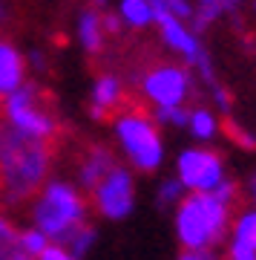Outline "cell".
<instances>
[{"mask_svg":"<svg viewBox=\"0 0 256 260\" xmlns=\"http://www.w3.org/2000/svg\"><path fill=\"white\" fill-rule=\"evenodd\" d=\"M55 145L0 124V203L18 208L40 194L52 168Z\"/></svg>","mask_w":256,"mask_h":260,"instance_id":"6da1fadb","label":"cell"},{"mask_svg":"<svg viewBox=\"0 0 256 260\" xmlns=\"http://www.w3.org/2000/svg\"><path fill=\"white\" fill-rule=\"evenodd\" d=\"M230 208L213 194H190L176 208V234L187 251H210L225 237Z\"/></svg>","mask_w":256,"mask_h":260,"instance_id":"7a4b0ae2","label":"cell"},{"mask_svg":"<svg viewBox=\"0 0 256 260\" xmlns=\"http://www.w3.org/2000/svg\"><path fill=\"white\" fill-rule=\"evenodd\" d=\"M32 229L49 237V243H58L69 229L87 223V200L81 191L69 182L52 179L40 188V194L32 208Z\"/></svg>","mask_w":256,"mask_h":260,"instance_id":"3957f363","label":"cell"},{"mask_svg":"<svg viewBox=\"0 0 256 260\" xmlns=\"http://www.w3.org/2000/svg\"><path fill=\"white\" fill-rule=\"evenodd\" d=\"M3 113H6V124L26 136H35L49 145H55V139L61 136V124L52 113V99L32 81H23L12 95H6Z\"/></svg>","mask_w":256,"mask_h":260,"instance_id":"277c9868","label":"cell"},{"mask_svg":"<svg viewBox=\"0 0 256 260\" xmlns=\"http://www.w3.org/2000/svg\"><path fill=\"white\" fill-rule=\"evenodd\" d=\"M112 119H115V136H118L121 148L127 153L130 165H136L138 171L150 174V171H156V168L164 162L161 136H158L153 119H150L141 107L124 104Z\"/></svg>","mask_w":256,"mask_h":260,"instance_id":"5b68a950","label":"cell"},{"mask_svg":"<svg viewBox=\"0 0 256 260\" xmlns=\"http://www.w3.org/2000/svg\"><path fill=\"white\" fill-rule=\"evenodd\" d=\"M141 93L158 107H182L190 95V73L176 64H153L141 75Z\"/></svg>","mask_w":256,"mask_h":260,"instance_id":"8992f818","label":"cell"},{"mask_svg":"<svg viewBox=\"0 0 256 260\" xmlns=\"http://www.w3.org/2000/svg\"><path fill=\"white\" fill-rule=\"evenodd\" d=\"M176 171H179L176 179L190 194H210L213 188L225 179L222 156L213 153V150H204V148L184 150L182 156H179V162H176Z\"/></svg>","mask_w":256,"mask_h":260,"instance_id":"52a82bcc","label":"cell"},{"mask_svg":"<svg viewBox=\"0 0 256 260\" xmlns=\"http://www.w3.org/2000/svg\"><path fill=\"white\" fill-rule=\"evenodd\" d=\"M95 208H98L107 220H124L130 211H133V203H136V191H133V174H130L124 165H115L104 177L95 191Z\"/></svg>","mask_w":256,"mask_h":260,"instance_id":"ba28073f","label":"cell"},{"mask_svg":"<svg viewBox=\"0 0 256 260\" xmlns=\"http://www.w3.org/2000/svg\"><path fill=\"white\" fill-rule=\"evenodd\" d=\"M115 165H118V159L112 156L110 148H104V145H90V148L83 150L81 165H78L81 188L83 191H95V188L104 182V177H107Z\"/></svg>","mask_w":256,"mask_h":260,"instance_id":"9c48e42d","label":"cell"},{"mask_svg":"<svg viewBox=\"0 0 256 260\" xmlns=\"http://www.w3.org/2000/svg\"><path fill=\"white\" fill-rule=\"evenodd\" d=\"M124 104H127V99H124L121 81L115 75H101L95 81V87H92V107H90L92 119H98V121L112 119Z\"/></svg>","mask_w":256,"mask_h":260,"instance_id":"30bf717a","label":"cell"},{"mask_svg":"<svg viewBox=\"0 0 256 260\" xmlns=\"http://www.w3.org/2000/svg\"><path fill=\"white\" fill-rule=\"evenodd\" d=\"M26 75V61L20 55L15 44L0 35V95H12L23 84Z\"/></svg>","mask_w":256,"mask_h":260,"instance_id":"8fae6325","label":"cell"},{"mask_svg":"<svg viewBox=\"0 0 256 260\" xmlns=\"http://www.w3.org/2000/svg\"><path fill=\"white\" fill-rule=\"evenodd\" d=\"M95 237H98V234H95V229H92L90 223H81V225H75V229H69V232H66L58 243H52V246H61L66 254H72L75 260H81V257H87V254H90Z\"/></svg>","mask_w":256,"mask_h":260,"instance_id":"7c38bea8","label":"cell"},{"mask_svg":"<svg viewBox=\"0 0 256 260\" xmlns=\"http://www.w3.org/2000/svg\"><path fill=\"white\" fill-rule=\"evenodd\" d=\"M78 32H81V44H83L87 52L95 55V52L104 49V26H101V15L98 12H83Z\"/></svg>","mask_w":256,"mask_h":260,"instance_id":"4fadbf2b","label":"cell"},{"mask_svg":"<svg viewBox=\"0 0 256 260\" xmlns=\"http://www.w3.org/2000/svg\"><path fill=\"white\" fill-rule=\"evenodd\" d=\"M0 260H32L20 246V232L6 217H0Z\"/></svg>","mask_w":256,"mask_h":260,"instance_id":"5bb4252c","label":"cell"},{"mask_svg":"<svg viewBox=\"0 0 256 260\" xmlns=\"http://www.w3.org/2000/svg\"><path fill=\"white\" fill-rule=\"evenodd\" d=\"M230 249H242V251H256V208L245 211L233 225V240Z\"/></svg>","mask_w":256,"mask_h":260,"instance_id":"9a60e30c","label":"cell"},{"mask_svg":"<svg viewBox=\"0 0 256 260\" xmlns=\"http://www.w3.org/2000/svg\"><path fill=\"white\" fill-rule=\"evenodd\" d=\"M187 124H190V130H193L196 139H213V136H216V119H213V113L204 110V107L190 110Z\"/></svg>","mask_w":256,"mask_h":260,"instance_id":"2e32d148","label":"cell"},{"mask_svg":"<svg viewBox=\"0 0 256 260\" xmlns=\"http://www.w3.org/2000/svg\"><path fill=\"white\" fill-rule=\"evenodd\" d=\"M121 15L130 26H147L153 20V12H150V3L147 0H124L121 3Z\"/></svg>","mask_w":256,"mask_h":260,"instance_id":"e0dca14e","label":"cell"},{"mask_svg":"<svg viewBox=\"0 0 256 260\" xmlns=\"http://www.w3.org/2000/svg\"><path fill=\"white\" fill-rule=\"evenodd\" d=\"M20 246H23V251H26L32 260H37L46 249H49V237L40 234L37 229H23V232H20Z\"/></svg>","mask_w":256,"mask_h":260,"instance_id":"ac0fdd59","label":"cell"},{"mask_svg":"<svg viewBox=\"0 0 256 260\" xmlns=\"http://www.w3.org/2000/svg\"><path fill=\"white\" fill-rule=\"evenodd\" d=\"M225 9H228V0H201L199 15L193 18V26H196V32H204V26H207V23H213V20L219 18Z\"/></svg>","mask_w":256,"mask_h":260,"instance_id":"d6986e66","label":"cell"},{"mask_svg":"<svg viewBox=\"0 0 256 260\" xmlns=\"http://www.w3.org/2000/svg\"><path fill=\"white\" fill-rule=\"evenodd\" d=\"M182 194H184V185L179 179H164L156 191V203L161 208H167V205H173V203H182Z\"/></svg>","mask_w":256,"mask_h":260,"instance_id":"ffe728a7","label":"cell"},{"mask_svg":"<svg viewBox=\"0 0 256 260\" xmlns=\"http://www.w3.org/2000/svg\"><path fill=\"white\" fill-rule=\"evenodd\" d=\"M156 119L164 121V124H187V119H190V113L184 110V107H158L156 110Z\"/></svg>","mask_w":256,"mask_h":260,"instance_id":"44dd1931","label":"cell"},{"mask_svg":"<svg viewBox=\"0 0 256 260\" xmlns=\"http://www.w3.org/2000/svg\"><path fill=\"white\" fill-rule=\"evenodd\" d=\"M210 194L216 197V200H219L222 205H228V208H230V205L236 203V197H239V188H236V182H230V179H222V182H219L216 188H213Z\"/></svg>","mask_w":256,"mask_h":260,"instance_id":"7402d4cb","label":"cell"},{"mask_svg":"<svg viewBox=\"0 0 256 260\" xmlns=\"http://www.w3.org/2000/svg\"><path fill=\"white\" fill-rule=\"evenodd\" d=\"M225 133H228V136H230L233 142H236V145H242V148H250V150L256 148V139L250 136V133H245V130L239 127L236 121L225 119Z\"/></svg>","mask_w":256,"mask_h":260,"instance_id":"603a6c76","label":"cell"},{"mask_svg":"<svg viewBox=\"0 0 256 260\" xmlns=\"http://www.w3.org/2000/svg\"><path fill=\"white\" fill-rule=\"evenodd\" d=\"M161 3H164L167 6V12H170V15H179V18H190L193 15V9L190 6H187V0H161Z\"/></svg>","mask_w":256,"mask_h":260,"instance_id":"cb8c5ba5","label":"cell"},{"mask_svg":"<svg viewBox=\"0 0 256 260\" xmlns=\"http://www.w3.org/2000/svg\"><path fill=\"white\" fill-rule=\"evenodd\" d=\"M37 260H75V257H72V254H66L61 246H52V243H49V249H46Z\"/></svg>","mask_w":256,"mask_h":260,"instance_id":"d4e9b609","label":"cell"},{"mask_svg":"<svg viewBox=\"0 0 256 260\" xmlns=\"http://www.w3.org/2000/svg\"><path fill=\"white\" fill-rule=\"evenodd\" d=\"M101 26H104V32H110V35H118L121 32V20L115 18V15H104V18H101Z\"/></svg>","mask_w":256,"mask_h":260,"instance_id":"484cf974","label":"cell"},{"mask_svg":"<svg viewBox=\"0 0 256 260\" xmlns=\"http://www.w3.org/2000/svg\"><path fill=\"white\" fill-rule=\"evenodd\" d=\"M213 99H216V104H219L222 110L228 113V107H230V95L225 93V90H222L219 84H216V87H213Z\"/></svg>","mask_w":256,"mask_h":260,"instance_id":"4316f807","label":"cell"},{"mask_svg":"<svg viewBox=\"0 0 256 260\" xmlns=\"http://www.w3.org/2000/svg\"><path fill=\"white\" fill-rule=\"evenodd\" d=\"M179 260H216L210 251H184Z\"/></svg>","mask_w":256,"mask_h":260,"instance_id":"83f0119b","label":"cell"},{"mask_svg":"<svg viewBox=\"0 0 256 260\" xmlns=\"http://www.w3.org/2000/svg\"><path fill=\"white\" fill-rule=\"evenodd\" d=\"M32 64H35L37 70H44V67H46V58L40 55V52H32Z\"/></svg>","mask_w":256,"mask_h":260,"instance_id":"f1b7e54d","label":"cell"},{"mask_svg":"<svg viewBox=\"0 0 256 260\" xmlns=\"http://www.w3.org/2000/svg\"><path fill=\"white\" fill-rule=\"evenodd\" d=\"M247 191H250V197H253V200H256V177L250 179V185H247Z\"/></svg>","mask_w":256,"mask_h":260,"instance_id":"f546056e","label":"cell"},{"mask_svg":"<svg viewBox=\"0 0 256 260\" xmlns=\"http://www.w3.org/2000/svg\"><path fill=\"white\" fill-rule=\"evenodd\" d=\"M233 3H239V0H228V6H233Z\"/></svg>","mask_w":256,"mask_h":260,"instance_id":"4dcf8cb0","label":"cell"},{"mask_svg":"<svg viewBox=\"0 0 256 260\" xmlns=\"http://www.w3.org/2000/svg\"><path fill=\"white\" fill-rule=\"evenodd\" d=\"M0 113H3V104H0Z\"/></svg>","mask_w":256,"mask_h":260,"instance_id":"1f68e13d","label":"cell"}]
</instances>
